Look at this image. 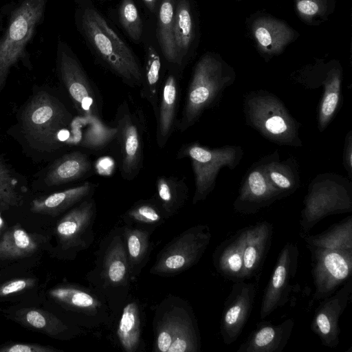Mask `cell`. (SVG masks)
Segmentation results:
<instances>
[{"mask_svg": "<svg viewBox=\"0 0 352 352\" xmlns=\"http://www.w3.org/2000/svg\"><path fill=\"white\" fill-rule=\"evenodd\" d=\"M179 80L174 74H169L162 84L157 113L156 140L157 146L162 148L177 129L178 120L177 111L180 99Z\"/></svg>", "mask_w": 352, "mask_h": 352, "instance_id": "obj_22", "label": "cell"}, {"mask_svg": "<svg viewBox=\"0 0 352 352\" xmlns=\"http://www.w3.org/2000/svg\"><path fill=\"white\" fill-rule=\"evenodd\" d=\"M212 238L210 227L192 226L174 238L159 252L150 273L160 276H173L196 265L201 258Z\"/></svg>", "mask_w": 352, "mask_h": 352, "instance_id": "obj_11", "label": "cell"}, {"mask_svg": "<svg viewBox=\"0 0 352 352\" xmlns=\"http://www.w3.org/2000/svg\"><path fill=\"white\" fill-rule=\"evenodd\" d=\"M283 198V193L267 178L261 158L245 173L233 208L241 214H254Z\"/></svg>", "mask_w": 352, "mask_h": 352, "instance_id": "obj_17", "label": "cell"}, {"mask_svg": "<svg viewBox=\"0 0 352 352\" xmlns=\"http://www.w3.org/2000/svg\"><path fill=\"white\" fill-rule=\"evenodd\" d=\"M248 226L237 230L215 249L212 261L217 272L234 282L244 280L243 252Z\"/></svg>", "mask_w": 352, "mask_h": 352, "instance_id": "obj_24", "label": "cell"}, {"mask_svg": "<svg viewBox=\"0 0 352 352\" xmlns=\"http://www.w3.org/2000/svg\"><path fill=\"white\" fill-rule=\"evenodd\" d=\"M243 111L246 124L268 141L280 146H303L299 133L300 123L273 93L265 89L246 93Z\"/></svg>", "mask_w": 352, "mask_h": 352, "instance_id": "obj_4", "label": "cell"}, {"mask_svg": "<svg viewBox=\"0 0 352 352\" xmlns=\"http://www.w3.org/2000/svg\"><path fill=\"white\" fill-rule=\"evenodd\" d=\"M238 1H241V0H238Z\"/></svg>", "mask_w": 352, "mask_h": 352, "instance_id": "obj_47", "label": "cell"}, {"mask_svg": "<svg viewBox=\"0 0 352 352\" xmlns=\"http://www.w3.org/2000/svg\"><path fill=\"white\" fill-rule=\"evenodd\" d=\"M46 0H24L12 14L8 26L0 38V85L6 81L10 69L24 54L43 16Z\"/></svg>", "mask_w": 352, "mask_h": 352, "instance_id": "obj_10", "label": "cell"}, {"mask_svg": "<svg viewBox=\"0 0 352 352\" xmlns=\"http://www.w3.org/2000/svg\"><path fill=\"white\" fill-rule=\"evenodd\" d=\"M294 3L298 17L311 25L324 22L336 8V0H294Z\"/></svg>", "mask_w": 352, "mask_h": 352, "instance_id": "obj_39", "label": "cell"}, {"mask_svg": "<svg viewBox=\"0 0 352 352\" xmlns=\"http://www.w3.org/2000/svg\"><path fill=\"white\" fill-rule=\"evenodd\" d=\"M243 155V148L239 145L211 148L195 142L183 145L177 159L187 157L191 162L195 185L192 204L204 201L214 189L220 170L225 167L234 169Z\"/></svg>", "mask_w": 352, "mask_h": 352, "instance_id": "obj_8", "label": "cell"}, {"mask_svg": "<svg viewBox=\"0 0 352 352\" xmlns=\"http://www.w3.org/2000/svg\"><path fill=\"white\" fill-rule=\"evenodd\" d=\"M123 236L132 280L138 277L152 251L151 234L147 229L122 225Z\"/></svg>", "mask_w": 352, "mask_h": 352, "instance_id": "obj_29", "label": "cell"}, {"mask_svg": "<svg viewBox=\"0 0 352 352\" xmlns=\"http://www.w3.org/2000/svg\"><path fill=\"white\" fill-rule=\"evenodd\" d=\"M14 318L21 325L50 336H58L69 330L67 324L56 316L39 308L20 309L16 311Z\"/></svg>", "mask_w": 352, "mask_h": 352, "instance_id": "obj_36", "label": "cell"}, {"mask_svg": "<svg viewBox=\"0 0 352 352\" xmlns=\"http://www.w3.org/2000/svg\"><path fill=\"white\" fill-rule=\"evenodd\" d=\"M342 286L321 300L311 323L312 331L320 338L322 344L331 349L336 348L340 342L339 319L351 298V278Z\"/></svg>", "mask_w": 352, "mask_h": 352, "instance_id": "obj_21", "label": "cell"}, {"mask_svg": "<svg viewBox=\"0 0 352 352\" xmlns=\"http://www.w3.org/2000/svg\"><path fill=\"white\" fill-rule=\"evenodd\" d=\"M236 78L234 68L219 54H204L194 67L177 129L184 132L193 126L206 110L219 102Z\"/></svg>", "mask_w": 352, "mask_h": 352, "instance_id": "obj_2", "label": "cell"}, {"mask_svg": "<svg viewBox=\"0 0 352 352\" xmlns=\"http://www.w3.org/2000/svg\"><path fill=\"white\" fill-rule=\"evenodd\" d=\"M153 197L168 219L176 214L188 198V188L184 178L161 175L155 183Z\"/></svg>", "mask_w": 352, "mask_h": 352, "instance_id": "obj_31", "label": "cell"}, {"mask_svg": "<svg viewBox=\"0 0 352 352\" xmlns=\"http://www.w3.org/2000/svg\"><path fill=\"white\" fill-rule=\"evenodd\" d=\"M257 285L244 280L234 282L224 302L220 320V333L226 344L235 342L252 313Z\"/></svg>", "mask_w": 352, "mask_h": 352, "instance_id": "obj_19", "label": "cell"}, {"mask_svg": "<svg viewBox=\"0 0 352 352\" xmlns=\"http://www.w3.org/2000/svg\"><path fill=\"white\" fill-rule=\"evenodd\" d=\"M315 292L310 303L321 300L337 291L352 274V250H329L307 246Z\"/></svg>", "mask_w": 352, "mask_h": 352, "instance_id": "obj_15", "label": "cell"}, {"mask_svg": "<svg viewBox=\"0 0 352 352\" xmlns=\"http://www.w3.org/2000/svg\"><path fill=\"white\" fill-rule=\"evenodd\" d=\"M173 30L179 65H182L195 39V24L188 0H178L174 11Z\"/></svg>", "mask_w": 352, "mask_h": 352, "instance_id": "obj_35", "label": "cell"}, {"mask_svg": "<svg viewBox=\"0 0 352 352\" xmlns=\"http://www.w3.org/2000/svg\"><path fill=\"white\" fill-rule=\"evenodd\" d=\"M269 180L287 197L300 186L299 166L296 159L289 156L280 160L277 150L261 157Z\"/></svg>", "mask_w": 352, "mask_h": 352, "instance_id": "obj_28", "label": "cell"}, {"mask_svg": "<svg viewBox=\"0 0 352 352\" xmlns=\"http://www.w3.org/2000/svg\"><path fill=\"white\" fill-rule=\"evenodd\" d=\"M294 82L309 89L322 88V98L317 109V125L323 132L334 118L342 102L343 69L337 60L317 59L294 72Z\"/></svg>", "mask_w": 352, "mask_h": 352, "instance_id": "obj_9", "label": "cell"}, {"mask_svg": "<svg viewBox=\"0 0 352 352\" xmlns=\"http://www.w3.org/2000/svg\"><path fill=\"white\" fill-rule=\"evenodd\" d=\"M97 186L96 184L85 182L47 197L34 199L30 204V210L33 213L57 217L82 201L93 197Z\"/></svg>", "mask_w": 352, "mask_h": 352, "instance_id": "obj_27", "label": "cell"}, {"mask_svg": "<svg viewBox=\"0 0 352 352\" xmlns=\"http://www.w3.org/2000/svg\"><path fill=\"white\" fill-rule=\"evenodd\" d=\"M154 351L199 352L201 336L192 307L176 296L166 298L156 308Z\"/></svg>", "mask_w": 352, "mask_h": 352, "instance_id": "obj_5", "label": "cell"}, {"mask_svg": "<svg viewBox=\"0 0 352 352\" xmlns=\"http://www.w3.org/2000/svg\"><path fill=\"white\" fill-rule=\"evenodd\" d=\"M120 23L129 36L138 41L142 33V23L133 0H123L120 8Z\"/></svg>", "mask_w": 352, "mask_h": 352, "instance_id": "obj_41", "label": "cell"}, {"mask_svg": "<svg viewBox=\"0 0 352 352\" xmlns=\"http://www.w3.org/2000/svg\"><path fill=\"white\" fill-rule=\"evenodd\" d=\"M17 184L10 169L0 161V207L3 209L21 204L22 198L17 190Z\"/></svg>", "mask_w": 352, "mask_h": 352, "instance_id": "obj_40", "label": "cell"}, {"mask_svg": "<svg viewBox=\"0 0 352 352\" xmlns=\"http://www.w3.org/2000/svg\"><path fill=\"white\" fill-rule=\"evenodd\" d=\"M307 246L329 250H352V216L314 235L300 234Z\"/></svg>", "mask_w": 352, "mask_h": 352, "instance_id": "obj_33", "label": "cell"}, {"mask_svg": "<svg viewBox=\"0 0 352 352\" xmlns=\"http://www.w3.org/2000/svg\"><path fill=\"white\" fill-rule=\"evenodd\" d=\"M82 25L88 41L108 67L131 87H141L142 69L131 50L96 10L87 8Z\"/></svg>", "mask_w": 352, "mask_h": 352, "instance_id": "obj_6", "label": "cell"}, {"mask_svg": "<svg viewBox=\"0 0 352 352\" xmlns=\"http://www.w3.org/2000/svg\"><path fill=\"white\" fill-rule=\"evenodd\" d=\"M52 346L39 344L8 342L0 346V352H59Z\"/></svg>", "mask_w": 352, "mask_h": 352, "instance_id": "obj_42", "label": "cell"}, {"mask_svg": "<svg viewBox=\"0 0 352 352\" xmlns=\"http://www.w3.org/2000/svg\"><path fill=\"white\" fill-rule=\"evenodd\" d=\"M298 260L297 245L290 241L286 243L278 254L264 291L260 309L261 320H264L287 302L297 272Z\"/></svg>", "mask_w": 352, "mask_h": 352, "instance_id": "obj_16", "label": "cell"}, {"mask_svg": "<svg viewBox=\"0 0 352 352\" xmlns=\"http://www.w3.org/2000/svg\"><path fill=\"white\" fill-rule=\"evenodd\" d=\"M36 280L32 278H16L0 285V297L28 289L34 287Z\"/></svg>", "mask_w": 352, "mask_h": 352, "instance_id": "obj_43", "label": "cell"}, {"mask_svg": "<svg viewBox=\"0 0 352 352\" xmlns=\"http://www.w3.org/2000/svg\"><path fill=\"white\" fill-rule=\"evenodd\" d=\"M40 246V240L28 232L20 224L6 230L0 238V260H16L29 257Z\"/></svg>", "mask_w": 352, "mask_h": 352, "instance_id": "obj_32", "label": "cell"}, {"mask_svg": "<svg viewBox=\"0 0 352 352\" xmlns=\"http://www.w3.org/2000/svg\"><path fill=\"white\" fill-rule=\"evenodd\" d=\"M273 235V225L262 221L248 226L243 252L244 280L255 276L261 269L270 249Z\"/></svg>", "mask_w": 352, "mask_h": 352, "instance_id": "obj_26", "label": "cell"}, {"mask_svg": "<svg viewBox=\"0 0 352 352\" xmlns=\"http://www.w3.org/2000/svg\"><path fill=\"white\" fill-rule=\"evenodd\" d=\"M140 116L123 101L118 107L113 126L118 146L119 167L124 179L133 180L143 165V126Z\"/></svg>", "mask_w": 352, "mask_h": 352, "instance_id": "obj_14", "label": "cell"}, {"mask_svg": "<svg viewBox=\"0 0 352 352\" xmlns=\"http://www.w3.org/2000/svg\"><path fill=\"white\" fill-rule=\"evenodd\" d=\"M342 161L349 179H352V130H349L345 136Z\"/></svg>", "mask_w": 352, "mask_h": 352, "instance_id": "obj_44", "label": "cell"}, {"mask_svg": "<svg viewBox=\"0 0 352 352\" xmlns=\"http://www.w3.org/2000/svg\"><path fill=\"white\" fill-rule=\"evenodd\" d=\"M62 81L80 116L102 119L101 102L78 61L63 52L60 56Z\"/></svg>", "mask_w": 352, "mask_h": 352, "instance_id": "obj_18", "label": "cell"}, {"mask_svg": "<svg viewBox=\"0 0 352 352\" xmlns=\"http://www.w3.org/2000/svg\"><path fill=\"white\" fill-rule=\"evenodd\" d=\"M147 7L151 10H153L155 7L156 0H143Z\"/></svg>", "mask_w": 352, "mask_h": 352, "instance_id": "obj_45", "label": "cell"}, {"mask_svg": "<svg viewBox=\"0 0 352 352\" xmlns=\"http://www.w3.org/2000/svg\"><path fill=\"white\" fill-rule=\"evenodd\" d=\"M96 214V201L91 197L66 211L57 221L55 235L63 254L74 258L92 245Z\"/></svg>", "mask_w": 352, "mask_h": 352, "instance_id": "obj_13", "label": "cell"}, {"mask_svg": "<svg viewBox=\"0 0 352 352\" xmlns=\"http://www.w3.org/2000/svg\"><path fill=\"white\" fill-rule=\"evenodd\" d=\"M167 219L154 198L135 202L122 215L123 225L142 228L153 232Z\"/></svg>", "mask_w": 352, "mask_h": 352, "instance_id": "obj_34", "label": "cell"}, {"mask_svg": "<svg viewBox=\"0 0 352 352\" xmlns=\"http://www.w3.org/2000/svg\"><path fill=\"white\" fill-rule=\"evenodd\" d=\"M116 336L118 344L126 352L144 350L142 339L144 312L140 302L129 296L120 313Z\"/></svg>", "mask_w": 352, "mask_h": 352, "instance_id": "obj_25", "label": "cell"}, {"mask_svg": "<svg viewBox=\"0 0 352 352\" xmlns=\"http://www.w3.org/2000/svg\"><path fill=\"white\" fill-rule=\"evenodd\" d=\"M92 170L89 157L79 151L69 153L58 159L45 176L49 186H58L85 177Z\"/></svg>", "mask_w": 352, "mask_h": 352, "instance_id": "obj_30", "label": "cell"}, {"mask_svg": "<svg viewBox=\"0 0 352 352\" xmlns=\"http://www.w3.org/2000/svg\"><path fill=\"white\" fill-rule=\"evenodd\" d=\"M49 296L74 314L79 325L88 329L108 324L113 318L106 300L90 287L61 285L48 291Z\"/></svg>", "mask_w": 352, "mask_h": 352, "instance_id": "obj_12", "label": "cell"}, {"mask_svg": "<svg viewBox=\"0 0 352 352\" xmlns=\"http://www.w3.org/2000/svg\"><path fill=\"white\" fill-rule=\"evenodd\" d=\"M294 327L292 318L280 323H258L236 352H281L286 346Z\"/></svg>", "mask_w": 352, "mask_h": 352, "instance_id": "obj_23", "label": "cell"}, {"mask_svg": "<svg viewBox=\"0 0 352 352\" xmlns=\"http://www.w3.org/2000/svg\"><path fill=\"white\" fill-rule=\"evenodd\" d=\"M85 278L89 287L106 300L115 319L130 296L133 280L122 226H115L100 241L94 266Z\"/></svg>", "mask_w": 352, "mask_h": 352, "instance_id": "obj_1", "label": "cell"}, {"mask_svg": "<svg viewBox=\"0 0 352 352\" xmlns=\"http://www.w3.org/2000/svg\"><path fill=\"white\" fill-rule=\"evenodd\" d=\"M73 118L56 98L40 91L23 111V133L32 148L41 151H56L63 146V142L68 144Z\"/></svg>", "mask_w": 352, "mask_h": 352, "instance_id": "obj_3", "label": "cell"}, {"mask_svg": "<svg viewBox=\"0 0 352 352\" xmlns=\"http://www.w3.org/2000/svg\"><path fill=\"white\" fill-rule=\"evenodd\" d=\"M161 68L160 56L153 47H149L145 69L142 71L141 95L151 106L155 117L157 113L160 92L162 84L160 82Z\"/></svg>", "mask_w": 352, "mask_h": 352, "instance_id": "obj_38", "label": "cell"}, {"mask_svg": "<svg viewBox=\"0 0 352 352\" xmlns=\"http://www.w3.org/2000/svg\"><path fill=\"white\" fill-rule=\"evenodd\" d=\"M351 211V182L336 173L318 174L309 183L303 201L300 234L308 233L319 221L329 215Z\"/></svg>", "mask_w": 352, "mask_h": 352, "instance_id": "obj_7", "label": "cell"}, {"mask_svg": "<svg viewBox=\"0 0 352 352\" xmlns=\"http://www.w3.org/2000/svg\"><path fill=\"white\" fill-rule=\"evenodd\" d=\"M174 0H162L158 18L157 35L160 48L165 59L179 65L173 30Z\"/></svg>", "mask_w": 352, "mask_h": 352, "instance_id": "obj_37", "label": "cell"}, {"mask_svg": "<svg viewBox=\"0 0 352 352\" xmlns=\"http://www.w3.org/2000/svg\"><path fill=\"white\" fill-rule=\"evenodd\" d=\"M3 219H2L1 217V214H0V229H1V227L2 226V225H3Z\"/></svg>", "mask_w": 352, "mask_h": 352, "instance_id": "obj_46", "label": "cell"}, {"mask_svg": "<svg viewBox=\"0 0 352 352\" xmlns=\"http://www.w3.org/2000/svg\"><path fill=\"white\" fill-rule=\"evenodd\" d=\"M248 28L258 53L266 61L280 54L299 36L286 22L264 13L250 16Z\"/></svg>", "mask_w": 352, "mask_h": 352, "instance_id": "obj_20", "label": "cell"}]
</instances>
